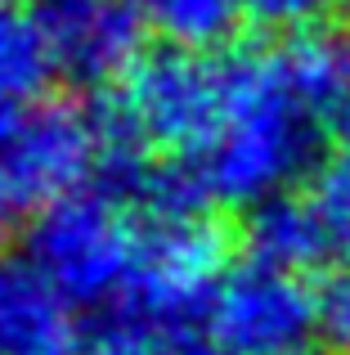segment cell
Here are the masks:
<instances>
[{
  "instance_id": "obj_20",
  "label": "cell",
  "mask_w": 350,
  "mask_h": 355,
  "mask_svg": "<svg viewBox=\"0 0 350 355\" xmlns=\"http://www.w3.org/2000/svg\"><path fill=\"white\" fill-rule=\"evenodd\" d=\"M0 220H5V211H0Z\"/></svg>"
},
{
  "instance_id": "obj_6",
  "label": "cell",
  "mask_w": 350,
  "mask_h": 355,
  "mask_svg": "<svg viewBox=\"0 0 350 355\" xmlns=\"http://www.w3.org/2000/svg\"><path fill=\"white\" fill-rule=\"evenodd\" d=\"M207 333L229 355H310L324 338L319 293H310L301 275L247 261L216 288Z\"/></svg>"
},
{
  "instance_id": "obj_10",
  "label": "cell",
  "mask_w": 350,
  "mask_h": 355,
  "mask_svg": "<svg viewBox=\"0 0 350 355\" xmlns=\"http://www.w3.org/2000/svg\"><path fill=\"white\" fill-rule=\"evenodd\" d=\"M243 248H247V261H256V266L306 275L310 266H319L333 252V243H328V225L319 216L315 198H301V193L288 189L247 207Z\"/></svg>"
},
{
  "instance_id": "obj_12",
  "label": "cell",
  "mask_w": 350,
  "mask_h": 355,
  "mask_svg": "<svg viewBox=\"0 0 350 355\" xmlns=\"http://www.w3.org/2000/svg\"><path fill=\"white\" fill-rule=\"evenodd\" d=\"M337 14H350V0H243V18L288 36H306L315 23Z\"/></svg>"
},
{
  "instance_id": "obj_1",
  "label": "cell",
  "mask_w": 350,
  "mask_h": 355,
  "mask_svg": "<svg viewBox=\"0 0 350 355\" xmlns=\"http://www.w3.org/2000/svg\"><path fill=\"white\" fill-rule=\"evenodd\" d=\"M342 45L288 36L279 45H247L225 54V113L193 162L211 198L229 207L288 193L315 166L324 117L346 99Z\"/></svg>"
},
{
  "instance_id": "obj_18",
  "label": "cell",
  "mask_w": 350,
  "mask_h": 355,
  "mask_svg": "<svg viewBox=\"0 0 350 355\" xmlns=\"http://www.w3.org/2000/svg\"><path fill=\"white\" fill-rule=\"evenodd\" d=\"M342 59H346V72H350V23H346V36H342Z\"/></svg>"
},
{
  "instance_id": "obj_4",
  "label": "cell",
  "mask_w": 350,
  "mask_h": 355,
  "mask_svg": "<svg viewBox=\"0 0 350 355\" xmlns=\"http://www.w3.org/2000/svg\"><path fill=\"white\" fill-rule=\"evenodd\" d=\"M140 248V225L113 193H72L32 220L27 261L68 302L95 306L126 293Z\"/></svg>"
},
{
  "instance_id": "obj_2",
  "label": "cell",
  "mask_w": 350,
  "mask_h": 355,
  "mask_svg": "<svg viewBox=\"0 0 350 355\" xmlns=\"http://www.w3.org/2000/svg\"><path fill=\"white\" fill-rule=\"evenodd\" d=\"M113 117L162 157H198L225 113V59L162 45L117 81Z\"/></svg>"
},
{
  "instance_id": "obj_16",
  "label": "cell",
  "mask_w": 350,
  "mask_h": 355,
  "mask_svg": "<svg viewBox=\"0 0 350 355\" xmlns=\"http://www.w3.org/2000/svg\"><path fill=\"white\" fill-rule=\"evenodd\" d=\"M167 355H229L216 338H180Z\"/></svg>"
},
{
  "instance_id": "obj_19",
  "label": "cell",
  "mask_w": 350,
  "mask_h": 355,
  "mask_svg": "<svg viewBox=\"0 0 350 355\" xmlns=\"http://www.w3.org/2000/svg\"><path fill=\"white\" fill-rule=\"evenodd\" d=\"M59 5H77V0H45V9H59Z\"/></svg>"
},
{
  "instance_id": "obj_8",
  "label": "cell",
  "mask_w": 350,
  "mask_h": 355,
  "mask_svg": "<svg viewBox=\"0 0 350 355\" xmlns=\"http://www.w3.org/2000/svg\"><path fill=\"white\" fill-rule=\"evenodd\" d=\"M72 302L32 266L0 261V355H81Z\"/></svg>"
},
{
  "instance_id": "obj_3",
  "label": "cell",
  "mask_w": 350,
  "mask_h": 355,
  "mask_svg": "<svg viewBox=\"0 0 350 355\" xmlns=\"http://www.w3.org/2000/svg\"><path fill=\"white\" fill-rule=\"evenodd\" d=\"M140 248L135 270L117 311L153 324L184 329L189 320H207V306L229 275V230L211 216H135Z\"/></svg>"
},
{
  "instance_id": "obj_11",
  "label": "cell",
  "mask_w": 350,
  "mask_h": 355,
  "mask_svg": "<svg viewBox=\"0 0 350 355\" xmlns=\"http://www.w3.org/2000/svg\"><path fill=\"white\" fill-rule=\"evenodd\" d=\"M144 23L180 50H216L234 36L243 18V0H135Z\"/></svg>"
},
{
  "instance_id": "obj_15",
  "label": "cell",
  "mask_w": 350,
  "mask_h": 355,
  "mask_svg": "<svg viewBox=\"0 0 350 355\" xmlns=\"http://www.w3.org/2000/svg\"><path fill=\"white\" fill-rule=\"evenodd\" d=\"M319 324H324V342L337 355H350V266L337 270L324 288H319Z\"/></svg>"
},
{
  "instance_id": "obj_9",
  "label": "cell",
  "mask_w": 350,
  "mask_h": 355,
  "mask_svg": "<svg viewBox=\"0 0 350 355\" xmlns=\"http://www.w3.org/2000/svg\"><path fill=\"white\" fill-rule=\"evenodd\" d=\"M54 68L45 18L0 0V153L14 144L23 121L45 104V81Z\"/></svg>"
},
{
  "instance_id": "obj_7",
  "label": "cell",
  "mask_w": 350,
  "mask_h": 355,
  "mask_svg": "<svg viewBox=\"0 0 350 355\" xmlns=\"http://www.w3.org/2000/svg\"><path fill=\"white\" fill-rule=\"evenodd\" d=\"M144 27L135 0H77L45 14L54 68L77 86L122 81L144 54Z\"/></svg>"
},
{
  "instance_id": "obj_17",
  "label": "cell",
  "mask_w": 350,
  "mask_h": 355,
  "mask_svg": "<svg viewBox=\"0 0 350 355\" xmlns=\"http://www.w3.org/2000/svg\"><path fill=\"white\" fill-rule=\"evenodd\" d=\"M333 135L342 144V157H350V95L342 99V108L333 113Z\"/></svg>"
},
{
  "instance_id": "obj_13",
  "label": "cell",
  "mask_w": 350,
  "mask_h": 355,
  "mask_svg": "<svg viewBox=\"0 0 350 355\" xmlns=\"http://www.w3.org/2000/svg\"><path fill=\"white\" fill-rule=\"evenodd\" d=\"M310 198H315L319 216H324V225H328L333 252L350 266V157H337V162H328L324 171H319Z\"/></svg>"
},
{
  "instance_id": "obj_14",
  "label": "cell",
  "mask_w": 350,
  "mask_h": 355,
  "mask_svg": "<svg viewBox=\"0 0 350 355\" xmlns=\"http://www.w3.org/2000/svg\"><path fill=\"white\" fill-rule=\"evenodd\" d=\"M81 355H167V351H162L158 329H153V324H144V320H135V315L117 311V315H108V320L86 338Z\"/></svg>"
},
{
  "instance_id": "obj_5",
  "label": "cell",
  "mask_w": 350,
  "mask_h": 355,
  "mask_svg": "<svg viewBox=\"0 0 350 355\" xmlns=\"http://www.w3.org/2000/svg\"><path fill=\"white\" fill-rule=\"evenodd\" d=\"M104 166V121L99 108L77 99H50L14 144L0 153V211L5 216H41L54 202L81 193L90 175Z\"/></svg>"
}]
</instances>
